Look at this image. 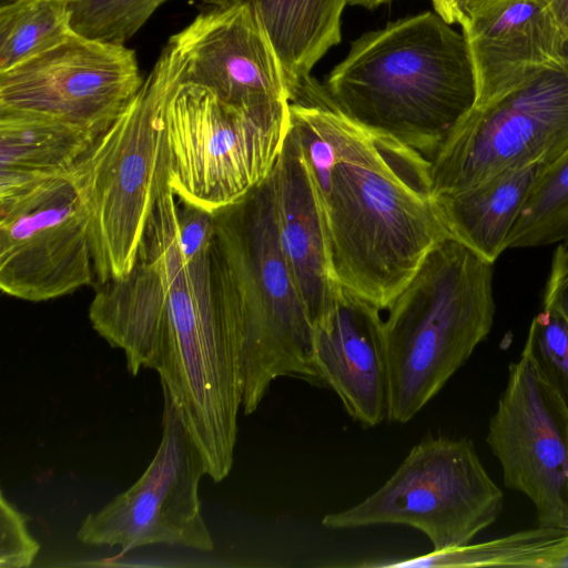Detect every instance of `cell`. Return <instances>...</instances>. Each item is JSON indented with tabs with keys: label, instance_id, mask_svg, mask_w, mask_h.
<instances>
[{
	"label": "cell",
	"instance_id": "cell-13",
	"mask_svg": "<svg viewBox=\"0 0 568 568\" xmlns=\"http://www.w3.org/2000/svg\"><path fill=\"white\" fill-rule=\"evenodd\" d=\"M135 53L72 32L0 73V106L44 113L101 134L140 91Z\"/></svg>",
	"mask_w": 568,
	"mask_h": 568
},
{
	"label": "cell",
	"instance_id": "cell-15",
	"mask_svg": "<svg viewBox=\"0 0 568 568\" xmlns=\"http://www.w3.org/2000/svg\"><path fill=\"white\" fill-rule=\"evenodd\" d=\"M485 105L550 69L568 68V44L547 0H490L459 23Z\"/></svg>",
	"mask_w": 568,
	"mask_h": 568
},
{
	"label": "cell",
	"instance_id": "cell-28",
	"mask_svg": "<svg viewBox=\"0 0 568 568\" xmlns=\"http://www.w3.org/2000/svg\"><path fill=\"white\" fill-rule=\"evenodd\" d=\"M435 12L448 23H460L464 18V0H432Z\"/></svg>",
	"mask_w": 568,
	"mask_h": 568
},
{
	"label": "cell",
	"instance_id": "cell-29",
	"mask_svg": "<svg viewBox=\"0 0 568 568\" xmlns=\"http://www.w3.org/2000/svg\"><path fill=\"white\" fill-rule=\"evenodd\" d=\"M568 44V0H547Z\"/></svg>",
	"mask_w": 568,
	"mask_h": 568
},
{
	"label": "cell",
	"instance_id": "cell-10",
	"mask_svg": "<svg viewBox=\"0 0 568 568\" xmlns=\"http://www.w3.org/2000/svg\"><path fill=\"white\" fill-rule=\"evenodd\" d=\"M69 173L0 197L4 294L45 302L95 285L91 216Z\"/></svg>",
	"mask_w": 568,
	"mask_h": 568
},
{
	"label": "cell",
	"instance_id": "cell-7",
	"mask_svg": "<svg viewBox=\"0 0 568 568\" xmlns=\"http://www.w3.org/2000/svg\"><path fill=\"white\" fill-rule=\"evenodd\" d=\"M161 106L168 183L182 201L211 214L229 207L271 174L290 130V116L263 120L181 82V62L168 43Z\"/></svg>",
	"mask_w": 568,
	"mask_h": 568
},
{
	"label": "cell",
	"instance_id": "cell-20",
	"mask_svg": "<svg viewBox=\"0 0 568 568\" xmlns=\"http://www.w3.org/2000/svg\"><path fill=\"white\" fill-rule=\"evenodd\" d=\"M257 17L282 67L291 101L311 85L310 73L341 41L348 0H237Z\"/></svg>",
	"mask_w": 568,
	"mask_h": 568
},
{
	"label": "cell",
	"instance_id": "cell-26",
	"mask_svg": "<svg viewBox=\"0 0 568 568\" xmlns=\"http://www.w3.org/2000/svg\"><path fill=\"white\" fill-rule=\"evenodd\" d=\"M28 516L0 494V568H26L33 564L39 542L28 529Z\"/></svg>",
	"mask_w": 568,
	"mask_h": 568
},
{
	"label": "cell",
	"instance_id": "cell-22",
	"mask_svg": "<svg viewBox=\"0 0 568 568\" xmlns=\"http://www.w3.org/2000/svg\"><path fill=\"white\" fill-rule=\"evenodd\" d=\"M72 32L68 0L1 3L0 73L54 48Z\"/></svg>",
	"mask_w": 568,
	"mask_h": 568
},
{
	"label": "cell",
	"instance_id": "cell-14",
	"mask_svg": "<svg viewBox=\"0 0 568 568\" xmlns=\"http://www.w3.org/2000/svg\"><path fill=\"white\" fill-rule=\"evenodd\" d=\"M181 62V82L263 120L290 116L291 94L276 54L245 3L199 14L168 42Z\"/></svg>",
	"mask_w": 568,
	"mask_h": 568
},
{
	"label": "cell",
	"instance_id": "cell-11",
	"mask_svg": "<svg viewBox=\"0 0 568 568\" xmlns=\"http://www.w3.org/2000/svg\"><path fill=\"white\" fill-rule=\"evenodd\" d=\"M163 397L162 438L153 459L132 486L84 517L77 532L82 544L124 552L152 545L214 550L199 496L206 465L172 402Z\"/></svg>",
	"mask_w": 568,
	"mask_h": 568
},
{
	"label": "cell",
	"instance_id": "cell-3",
	"mask_svg": "<svg viewBox=\"0 0 568 568\" xmlns=\"http://www.w3.org/2000/svg\"><path fill=\"white\" fill-rule=\"evenodd\" d=\"M324 89L351 120L428 161L477 100L464 34L430 11L357 38Z\"/></svg>",
	"mask_w": 568,
	"mask_h": 568
},
{
	"label": "cell",
	"instance_id": "cell-5",
	"mask_svg": "<svg viewBox=\"0 0 568 568\" xmlns=\"http://www.w3.org/2000/svg\"><path fill=\"white\" fill-rule=\"evenodd\" d=\"M214 219L241 324L242 409L251 415L280 377L323 385L313 354L314 326L280 245L268 178Z\"/></svg>",
	"mask_w": 568,
	"mask_h": 568
},
{
	"label": "cell",
	"instance_id": "cell-31",
	"mask_svg": "<svg viewBox=\"0 0 568 568\" xmlns=\"http://www.w3.org/2000/svg\"><path fill=\"white\" fill-rule=\"evenodd\" d=\"M487 1H490V0H464V3H463L464 17L468 11L477 8L478 6H480Z\"/></svg>",
	"mask_w": 568,
	"mask_h": 568
},
{
	"label": "cell",
	"instance_id": "cell-1",
	"mask_svg": "<svg viewBox=\"0 0 568 568\" xmlns=\"http://www.w3.org/2000/svg\"><path fill=\"white\" fill-rule=\"evenodd\" d=\"M93 329L151 368L215 483L233 468L243 402L242 332L215 219L176 197L165 178L131 271L97 287Z\"/></svg>",
	"mask_w": 568,
	"mask_h": 568
},
{
	"label": "cell",
	"instance_id": "cell-9",
	"mask_svg": "<svg viewBox=\"0 0 568 568\" xmlns=\"http://www.w3.org/2000/svg\"><path fill=\"white\" fill-rule=\"evenodd\" d=\"M568 148V68L550 69L470 112L429 160L434 196L500 172L547 165Z\"/></svg>",
	"mask_w": 568,
	"mask_h": 568
},
{
	"label": "cell",
	"instance_id": "cell-8",
	"mask_svg": "<svg viewBox=\"0 0 568 568\" xmlns=\"http://www.w3.org/2000/svg\"><path fill=\"white\" fill-rule=\"evenodd\" d=\"M503 503L469 438L427 436L379 488L321 524L333 530L409 526L442 550L469 544L497 520Z\"/></svg>",
	"mask_w": 568,
	"mask_h": 568
},
{
	"label": "cell",
	"instance_id": "cell-27",
	"mask_svg": "<svg viewBox=\"0 0 568 568\" xmlns=\"http://www.w3.org/2000/svg\"><path fill=\"white\" fill-rule=\"evenodd\" d=\"M542 307L558 312L568 322V236L554 252Z\"/></svg>",
	"mask_w": 568,
	"mask_h": 568
},
{
	"label": "cell",
	"instance_id": "cell-18",
	"mask_svg": "<svg viewBox=\"0 0 568 568\" xmlns=\"http://www.w3.org/2000/svg\"><path fill=\"white\" fill-rule=\"evenodd\" d=\"M99 135L52 115L0 106V197L68 174Z\"/></svg>",
	"mask_w": 568,
	"mask_h": 568
},
{
	"label": "cell",
	"instance_id": "cell-24",
	"mask_svg": "<svg viewBox=\"0 0 568 568\" xmlns=\"http://www.w3.org/2000/svg\"><path fill=\"white\" fill-rule=\"evenodd\" d=\"M169 0H70L74 33L102 42L124 44ZM210 9L229 8L237 0H200Z\"/></svg>",
	"mask_w": 568,
	"mask_h": 568
},
{
	"label": "cell",
	"instance_id": "cell-23",
	"mask_svg": "<svg viewBox=\"0 0 568 568\" xmlns=\"http://www.w3.org/2000/svg\"><path fill=\"white\" fill-rule=\"evenodd\" d=\"M568 236V148L544 166L509 235L507 248L538 247Z\"/></svg>",
	"mask_w": 568,
	"mask_h": 568
},
{
	"label": "cell",
	"instance_id": "cell-16",
	"mask_svg": "<svg viewBox=\"0 0 568 568\" xmlns=\"http://www.w3.org/2000/svg\"><path fill=\"white\" fill-rule=\"evenodd\" d=\"M383 324L378 307L337 285L329 311L314 325L313 354L321 381L364 427L387 419Z\"/></svg>",
	"mask_w": 568,
	"mask_h": 568
},
{
	"label": "cell",
	"instance_id": "cell-19",
	"mask_svg": "<svg viewBox=\"0 0 568 568\" xmlns=\"http://www.w3.org/2000/svg\"><path fill=\"white\" fill-rule=\"evenodd\" d=\"M545 165L500 172L469 189L435 196L453 239L494 264Z\"/></svg>",
	"mask_w": 568,
	"mask_h": 568
},
{
	"label": "cell",
	"instance_id": "cell-21",
	"mask_svg": "<svg viewBox=\"0 0 568 568\" xmlns=\"http://www.w3.org/2000/svg\"><path fill=\"white\" fill-rule=\"evenodd\" d=\"M568 557V529L537 525L489 541L433 550L428 554L377 564L375 567H562Z\"/></svg>",
	"mask_w": 568,
	"mask_h": 568
},
{
	"label": "cell",
	"instance_id": "cell-12",
	"mask_svg": "<svg viewBox=\"0 0 568 568\" xmlns=\"http://www.w3.org/2000/svg\"><path fill=\"white\" fill-rule=\"evenodd\" d=\"M486 442L505 486L532 503L537 525L568 529V408L525 345L509 366Z\"/></svg>",
	"mask_w": 568,
	"mask_h": 568
},
{
	"label": "cell",
	"instance_id": "cell-17",
	"mask_svg": "<svg viewBox=\"0 0 568 568\" xmlns=\"http://www.w3.org/2000/svg\"><path fill=\"white\" fill-rule=\"evenodd\" d=\"M268 182L280 245L314 326L329 311L337 285L328 275L311 179L291 129Z\"/></svg>",
	"mask_w": 568,
	"mask_h": 568
},
{
	"label": "cell",
	"instance_id": "cell-2",
	"mask_svg": "<svg viewBox=\"0 0 568 568\" xmlns=\"http://www.w3.org/2000/svg\"><path fill=\"white\" fill-rule=\"evenodd\" d=\"M290 129L311 179L331 280L387 310L430 250L452 237L429 161L357 124L315 88L290 102Z\"/></svg>",
	"mask_w": 568,
	"mask_h": 568
},
{
	"label": "cell",
	"instance_id": "cell-33",
	"mask_svg": "<svg viewBox=\"0 0 568 568\" xmlns=\"http://www.w3.org/2000/svg\"><path fill=\"white\" fill-rule=\"evenodd\" d=\"M7 1H10V0H1V3H4V2H7ZM68 1H70V0H68Z\"/></svg>",
	"mask_w": 568,
	"mask_h": 568
},
{
	"label": "cell",
	"instance_id": "cell-30",
	"mask_svg": "<svg viewBox=\"0 0 568 568\" xmlns=\"http://www.w3.org/2000/svg\"><path fill=\"white\" fill-rule=\"evenodd\" d=\"M389 0H348V3L355 4V6H363L366 8H372L375 6H378L381 3L387 2Z\"/></svg>",
	"mask_w": 568,
	"mask_h": 568
},
{
	"label": "cell",
	"instance_id": "cell-25",
	"mask_svg": "<svg viewBox=\"0 0 568 568\" xmlns=\"http://www.w3.org/2000/svg\"><path fill=\"white\" fill-rule=\"evenodd\" d=\"M524 345L539 374L568 408V322L558 312L542 307L532 318Z\"/></svg>",
	"mask_w": 568,
	"mask_h": 568
},
{
	"label": "cell",
	"instance_id": "cell-4",
	"mask_svg": "<svg viewBox=\"0 0 568 568\" xmlns=\"http://www.w3.org/2000/svg\"><path fill=\"white\" fill-rule=\"evenodd\" d=\"M386 311L387 420L405 424L489 334L493 263L446 239L430 250Z\"/></svg>",
	"mask_w": 568,
	"mask_h": 568
},
{
	"label": "cell",
	"instance_id": "cell-6",
	"mask_svg": "<svg viewBox=\"0 0 568 568\" xmlns=\"http://www.w3.org/2000/svg\"><path fill=\"white\" fill-rule=\"evenodd\" d=\"M164 48L152 71L70 170L91 216L95 286L128 274L166 175L161 106Z\"/></svg>",
	"mask_w": 568,
	"mask_h": 568
},
{
	"label": "cell",
	"instance_id": "cell-32",
	"mask_svg": "<svg viewBox=\"0 0 568 568\" xmlns=\"http://www.w3.org/2000/svg\"><path fill=\"white\" fill-rule=\"evenodd\" d=\"M562 567H568V557L565 559Z\"/></svg>",
	"mask_w": 568,
	"mask_h": 568
}]
</instances>
